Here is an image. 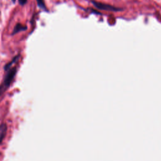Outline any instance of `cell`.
<instances>
[{"instance_id": "cell-1", "label": "cell", "mask_w": 161, "mask_h": 161, "mask_svg": "<svg viewBox=\"0 0 161 161\" xmlns=\"http://www.w3.org/2000/svg\"><path fill=\"white\" fill-rule=\"evenodd\" d=\"M16 71L17 69L16 67H13L9 70L2 84L0 85V96L2 95L9 87L16 75Z\"/></svg>"}, {"instance_id": "cell-2", "label": "cell", "mask_w": 161, "mask_h": 161, "mask_svg": "<svg viewBox=\"0 0 161 161\" xmlns=\"http://www.w3.org/2000/svg\"><path fill=\"white\" fill-rule=\"evenodd\" d=\"M92 3L94 4V5L96 8H97L99 9H103V10H106V11H120L119 8L112 6L111 5H109V4H104V3H101L95 2V1H93Z\"/></svg>"}, {"instance_id": "cell-3", "label": "cell", "mask_w": 161, "mask_h": 161, "mask_svg": "<svg viewBox=\"0 0 161 161\" xmlns=\"http://www.w3.org/2000/svg\"><path fill=\"white\" fill-rule=\"evenodd\" d=\"M7 131H8V126L6 123H2L0 125V144L3 141L6 135Z\"/></svg>"}, {"instance_id": "cell-4", "label": "cell", "mask_w": 161, "mask_h": 161, "mask_svg": "<svg viewBox=\"0 0 161 161\" xmlns=\"http://www.w3.org/2000/svg\"><path fill=\"white\" fill-rule=\"evenodd\" d=\"M25 28H26V27L23 26L21 25L18 24V25L16 26V27H15V28H14V32H13V33H16V32H18V31H19L25 30Z\"/></svg>"}, {"instance_id": "cell-5", "label": "cell", "mask_w": 161, "mask_h": 161, "mask_svg": "<svg viewBox=\"0 0 161 161\" xmlns=\"http://www.w3.org/2000/svg\"><path fill=\"white\" fill-rule=\"evenodd\" d=\"M37 2L40 8L45 9V4H44L43 0H37Z\"/></svg>"}, {"instance_id": "cell-6", "label": "cell", "mask_w": 161, "mask_h": 161, "mask_svg": "<svg viewBox=\"0 0 161 161\" xmlns=\"http://www.w3.org/2000/svg\"><path fill=\"white\" fill-rule=\"evenodd\" d=\"M19 1V3L21 4V5H23L25 4L26 3V1L27 0H18Z\"/></svg>"}, {"instance_id": "cell-7", "label": "cell", "mask_w": 161, "mask_h": 161, "mask_svg": "<svg viewBox=\"0 0 161 161\" xmlns=\"http://www.w3.org/2000/svg\"><path fill=\"white\" fill-rule=\"evenodd\" d=\"M12 1H13V2H14V1H15V0H12Z\"/></svg>"}]
</instances>
